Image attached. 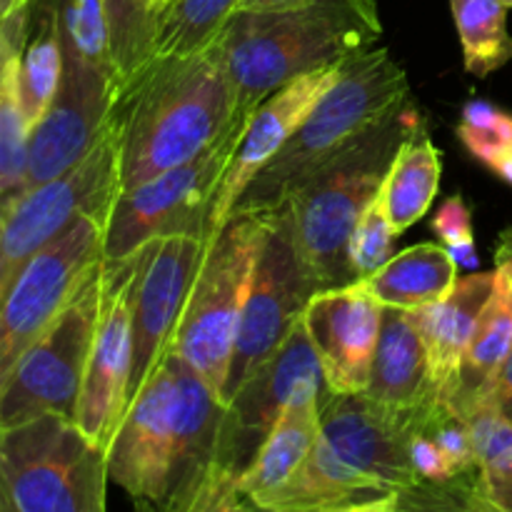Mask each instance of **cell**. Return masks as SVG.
Masks as SVG:
<instances>
[{
	"label": "cell",
	"instance_id": "cell-28",
	"mask_svg": "<svg viewBox=\"0 0 512 512\" xmlns=\"http://www.w3.org/2000/svg\"><path fill=\"white\" fill-rule=\"evenodd\" d=\"M20 58L23 55H0V195L3 200L23 190L28 175L30 135H33L20 100Z\"/></svg>",
	"mask_w": 512,
	"mask_h": 512
},
{
	"label": "cell",
	"instance_id": "cell-30",
	"mask_svg": "<svg viewBox=\"0 0 512 512\" xmlns=\"http://www.w3.org/2000/svg\"><path fill=\"white\" fill-rule=\"evenodd\" d=\"M158 0H105L113 35V58L118 90L145 68L155 55L158 35Z\"/></svg>",
	"mask_w": 512,
	"mask_h": 512
},
{
	"label": "cell",
	"instance_id": "cell-36",
	"mask_svg": "<svg viewBox=\"0 0 512 512\" xmlns=\"http://www.w3.org/2000/svg\"><path fill=\"white\" fill-rule=\"evenodd\" d=\"M483 398L493 400V403H505V400H512V350H510L508 358H505L503 368L498 370L493 385H490L488 393H485Z\"/></svg>",
	"mask_w": 512,
	"mask_h": 512
},
{
	"label": "cell",
	"instance_id": "cell-27",
	"mask_svg": "<svg viewBox=\"0 0 512 512\" xmlns=\"http://www.w3.org/2000/svg\"><path fill=\"white\" fill-rule=\"evenodd\" d=\"M455 28L463 45L465 70L488 78L512 60V35L508 30L505 0H450Z\"/></svg>",
	"mask_w": 512,
	"mask_h": 512
},
{
	"label": "cell",
	"instance_id": "cell-32",
	"mask_svg": "<svg viewBox=\"0 0 512 512\" xmlns=\"http://www.w3.org/2000/svg\"><path fill=\"white\" fill-rule=\"evenodd\" d=\"M468 423L473 448L485 475H493L512 465V418L503 405L493 400H468L453 405Z\"/></svg>",
	"mask_w": 512,
	"mask_h": 512
},
{
	"label": "cell",
	"instance_id": "cell-10",
	"mask_svg": "<svg viewBox=\"0 0 512 512\" xmlns=\"http://www.w3.org/2000/svg\"><path fill=\"white\" fill-rule=\"evenodd\" d=\"M253 113L238 108L225 133L195 158L120 193L105 230V260L128 258L150 240L170 235H195L205 243L220 185Z\"/></svg>",
	"mask_w": 512,
	"mask_h": 512
},
{
	"label": "cell",
	"instance_id": "cell-39",
	"mask_svg": "<svg viewBox=\"0 0 512 512\" xmlns=\"http://www.w3.org/2000/svg\"><path fill=\"white\" fill-rule=\"evenodd\" d=\"M35 3V0H0V15H8L10 10L15 8H23V5Z\"/></svg>",
	"mask_w": 512,
	"mask_h": 512
},
{
	"label": "cell",
	"instance_id": "cell-23",
	"mask_svg": "<svg viewBox=\"0 0 512 512\" xmlns=\"http://www.w3.org/2000/svg\"><path fill=\"white\" fill-rule=\"evenodd\" d=\"M458 278V260L443 243H420L358 283L388 308L415 310L443 300Z\"/></svg>",
	"mask_w": 512,
	"mask_h": 512
},
{
	"label": "cell",
	"instance_id": "cell-14",
	"mask_svg": "<svg viewBox=\"0 0 512 512\" xmlns=\"http://www.w3.org/2000/svg\"><path fill=\"white\" fill-rule=\"evenodd\" d=\"M265 215L270 218V228L235 335L223 403H228L235 390L283 348L285 340L303 323L310 298L323 290L295 250L285 210L278 208Z\"/></svg>",
	"mask_w": 512,
	"mask_h": 512
},
{
	"label": "cell",
	"instance_id": "cell-29",
	"mask_svg": "<svg viewBox=\"0 0 512 512\" xmlns=\"http://www.w3.org/2000/svg\"><path fill=\"white\" fill-rule=\"evenodd\" d=\"M238 3L240 0H178L160 20L153 58L203 50L218 38Z\"/></svg>",
	"mask_w": 512,
	"mask_h": 512
},
{
	"label": "cell",
	"instance_id": "cell-38",
	"mask_svg": "<svg viewBox=\"0 0 512 512\" xmlns=\"http://www.w3.org/2000/svg\"><path fill=\"white\" fill-rule=\"evenodd\" d=\"M300 3H308V0H240L238 10H278Z\"/></svg>",
	"mask_w": 512,
	"mask_h": 512
},
{
	"label": "cell",
	"instance_id": "cell-6",
	"mask_svg": "<svg viewBox=\"0 0 512 512\" xmlns=\"http://www.w3.org/2000/svg\"><path fill=\"white\" fill-rule=\"evenodd\" d=\"M408 95V75L388 48L350 55L328 93L240 195L233 215L278 210L310 173L385 118Z\"/></svg>",
	"mask_w": 512,
	"mask_h": 512
},
{
	"label": "cell",
	"instance_id": "cell-26",
	"mask_svg": "<svg viewBox=\"0 0 512 512\" xmlns=\"http://www.w3.org/2000/svg\"><path fill=\"white\" fill-rule=\"evenodd\" d=\"M63 0H35L33 30L20 58V100L30 128L43 120L58 95L65 68L63 20H60Z\"/></svg>",
	"mask_w": 512,
	"mask_h": 512
},
{
	"label": "cell",
	"instance_id": "cell-8",
	"mask_svg": "<svg viewBox=\"0 0 512 512\" xmlns=\"http://www.w3.org/2000/svg\"><path fill=\"white\" fill-rule=\"evenodd\" d=\"M268 228L265 213H240L225 223L205 253L170 340V350L188 360L220 400Z\"/></svg>",
	"mask_w": 512,
	"mask_h": 512
},
{
	"label": "cell",
	"instance_id": "cell-43",
	"mask_svg": "<svg viewBox=\"0 0 512 512\" xmlns=\"http://www.w3.org/2000/svg\"><path fill=\"white\" fill-rule=\"evenodd\" d=\"M508 273H510V275H512V270H508Z\"/></svg>",
	"mask_w": 512,
	"mask_h": 512
},
{
	"label": "cell",
	"instance_id": "cell-33",
	"mask_svg": "<svg viewBox=\"0 0 512 512\" xmlns=\"http://www.w3.org/2000/svg\"><path fill=\"white\" fill-rule=\"evenodd\" d=\"M395 238H398V230L393 228L378 198L365 210L353 238H350V265H353L355 278L363 280L383 268L393 258Z\"/></svg>",
	"mask_w": 512,
	"mask_h": 512
},
{
	"label": "cell",
	"instance_id": "cell-42",
	"mask_svg": "<svg viewBox=\"0 0 512 512\" xmlns=\"http://www.w3.org/2000/svg\"><path fill=\"white\" fill-rule=\"evenodd\" d=\"M505 3H508V8H512V0H505Z\"/></svg>",
	"mask_w": 512,
	"mask_h": 512
},
{
	"label": "cell",
	"instance_id": "cell-1",
	"mask_svg": "<svg viewBox=\"0 0 512 512\" xmlns=\"http://www.w3.org/2000/svg\"><path fill=\"white\" fill-rule=\"evenodd\" d=\"M225 403L168 348L108 450V473L138 508L203 512Z\"/></svg>",
	"mask_w": 512,
	"mask_h": 512
},
{
	"label": "cell",
	"instance_id": "cell-18",
	"mask_svg": "<svg viewBox=\"0 0 512 512\" xmlns=\"http://www.w3.org/2000/svg\"><path fill=\"white\" fill-rule=\"evenodd\" d=\"M383 310L385 305L360 283L320 290L310 298L303 323L333 393L368 390Z\"/></svg>",
	"mask_w": 512,
	"mask_h": 512
},
{
	"label": "cell",
	"instance_id": "cell-3",
	"mask_svg": "<svg viewBox=\"0 0 512 512\" xmlns=\"http://www.w3.org/2000/svg\"><path fill=\"white\" fill-rule=\"evenodd\" d=\"M238 113L223 45L153 58L115 95L110 123L120 140L123 193L195 158Z\"/></svg>",
	"mask_w": 512,
	"mask_h": 512
},
{
	"label": "cell",
	"instance_id": "cell-31",
	"mask_svg": "<svg viewBox=\"0 0 512 512\" xmlns=\"http://www.w3.org/2000/svg\"><path fill=\"white\" fill-rule=\"evenodd\" d=\"M460 143L512 185V115L485 100H470L458 125Z\"/></svg>",
	"mask_w": 512,
	"mask_h": 512
},
{
	"label": "cell",
	"instance_id": "cell-7",
	"mask_svg": "<svg viewBox=\"0 0 512 512\" xmlns=\"http://www.w3.org/2000/svg\"><path fill=\"white\" fill-rule=\"evenodd\" d=\"M108 450L78 420L43 413L0 428V510L103 512Z\"/></svg>",
	"mask_w": 512,
	"mask_h": 512
},
{
	"label": "cell",
	"instance_id": "cell-22",
	"mask_svg": "<svg viewBox=\"0 0 512 512\" xmlns=\"http://www.w3.org/2000/svg\"><path fill=\"white\" fill-rule=\"evenodd\" d=\"M330 393L333 390L310 388L290 403L270 438L265 440L255 463L240 480L238 495L245 510H258L260 500L273 493L275 488H280L308 458L320 435L323 403Z\"/></svg>",
	"mask_w": 512,
	"mask_h": 512
},
{
	"label": "cell",
	"instance_id": "cell-35",
	"mask_svg": "<svg viewBox=\"0 0 512 512\" xmlns=\"http://www.w3.org/2000/svg\"><path fill=\"white\" fill-rule=\"evenodd\" d=\"M485 498L493 512H512V465L493 475H485Z\"/></svg>",
	"mask_w": 512,
	"mask_h": 512
},
{
	"label": "cell",
	"instance_id": "cell-17",
	"mask_svg": "<svg viewBox=\"0 0 512 512\" xmlns=\"http://www.w3.org/2000/svg\"><path fill=\"white\" fill-rule=\"evenodd\" d=\"M205 253L208 245L195 235H170L155 243L135 290L130 403L168 353Z\"/></svg>",
	"mask_w": 512,
	"mask_h": 512
},
{
	"label": "cell",
	"instance_id": "cell-34",
	"mask_svg": "<svg viewBox=\"0 0 512 512\" xmlns=\"http://www.w3.org/2000/svg\"><path fill=\"white\" fill-rule=\"evenodd\" d=\"M433 233L440 243L453 253L460 268H478V255H475V235L473 218L463 195H450L433 218Z\"/></svg>",
	"mask_w": 512,
	"mask_h": 512
},
{
	"label": "cell",
	"instance_id": "cell-24",
	"mask_svg": "<svg viewBox=\"0 0 512 512\" xmlns=\"http://www.w3.org/2000/svg\"><path fill=\"white\" fill-rule=\"evenodd\" d=\"M443 158L428 133V120L420 123L395 155L380 190V205L400 233L418 223L438 195Z\"/></svg>",
	"mask_w": 512,
	"mask_h": 512
},
{
	"label": "cell",
	"instance_id": "cell-13",
	"mask_svg": "<svg viewBox=\"0 0 512 512\" xmlns=\"http://www.w3.org/2000/svg\"><path fill=\"white\" fill-rule=\"evenodd\" d=\"M108 215H80L35 250L0 293V375L50 328L90 270L105 260Z\"/></svg>",
	"mask_w": 512,
	"mask_h": 512
},
{
	"label": "cell",
	"instance_id": "cell-5",
	"mask_svg": "<svg viewBox=\"0 0 512 512\" xmlns=\"http://www.w3.org/2000/svg\"><path fill=\"white\" fill-rule=\"evenodd\" d=\"M420 123H425V115L408 95L325 160L280 205L300 260L323 290L358 283L350 265V238L365 210L380 198L395 155Z\"/></svg>",
	"mask_w": 512,
	"mask_h": 512
},
{
	"label": "cell",
	"instance_id": "cell-11",
	"mask_svg": "<svg viewBox=\"0 0 512 512\" xmlns=\"http://www.w3.org/2000/svg\"><path fill=\"white\" fill-rule=\"evenodd\" d=\"M103 263L90 270L50 328L15 360L8 373L0 375V428L43 413L75 420L98 328Z\"/></svg>",
	"mask_w": 512,
	"mask_h": 512
},
{
	"label": "cell",
	"instance_id": "cell-25",
	"mask_svg": "<svg viewBox=\"0 0 512 512\" xmlns=\"http://www.w3.org/2000/svg\"><path fill=\"white\" fill-rule=\"evenodd\" d=\"M512 350V275L498 268V283H495L493 298L488 300L480 313L475 333L465 350L463 365H460L458 380L453 390L445 395V403L460 405L468 400L483 398L493 385L495 375L503 368L505 358Z\"/></svg>",
	"mask_w": 512,
	"mask_h": 512
},
{
	"label": "cell",
	"instance_id": "cell-20",
	"mask_svg": "<svg viewBox=\"0 0 512 512\" xmlns=\"http://www.w3.org/2000/svg\"><path fill=\"white\" fill-rule=\"evenodd\" d=\"M495 283H498V268L490 273L463 275L443 300L408 310L428 348L430 373L440 398H445L458 380L465 350L473 338L480 313L493 298Z\"/></svg>",
	"mask_w": 512,
	"mask_h": 512
},
{
	"label": "cell",
	"instance_id": "cell-4",
	"mask_svg": "<svg viewBox=\"0 0 512 512\" xmlns=\"http://www.w3.org/2000/svg\"><path fill=\"white\" fill-rule=\"evenodd\" d=\"M383 38L375 0H308L278 10H235L220 30L240 110H258L305 73L343 63Z\"/></svg>",
	"mask_w": 512,
	"mask_h": 512
},
{
	"label": "cell",
	"instance_id": "cell-12",
	"mask_svg": "<svg viewBox=\"0 0 512 512\" xmlns=\"http://www.w3.org/2000/svg\"><path fill=\"white\" fill-rule=\"evenodd\" d=\"M120 183V140L108 120L105 133L88 155L65 173L13 195L0 205V293L10 285L20 265L68 228L80 215H108Z\"/></svg>",
	"mask_w": 512,
	"mask_h": 512
},
{
	"label": "cell",
	"instance_id": "cell-40",
	"mask_svg": "<svg viewBox=\"0 0 512 512\" xmlns=\"http://www.w3.org/2000/svg\"><path fill=\"white\" fill-rule=\"evenodd\" d=\"M175 3H178V0H158V3H155V10H158V25L160 20L170 13V8H173Z\"/></svg>",
	"mask_w": 512,
	"mask_h": 512
},
{
	"label": "cell",
	"instance_id": "cell-15",
	"mask_svg": "<svg viewBox=\"0 0 512 512\" xmlns=\"http://www.w3.org/2000/svg\"><path fill=\"white\" fill-rule=\"evenodd\" d=\"M158 240H150L133 255L103 263V298L98 328L85 370L78 403L80 428L100 448L110 450L115 433L128 413L133 375V303L140 275Z\"/></svg>",
	"mask_w": 512,
	"mask_h": 512
},
{
	"label": "cell",
	"instance_id": "cell-41",
	"mask_svg": "<svg viewBox=\"0 0 512 512\" xmlns=\"http://www.w3.org/2000/svg\"><path fill=\"white\" fill-rule=\"evenodd\" d=\"M500 405H503V410H505V413H508L510 418H512V400H505V403H500Z\"/></svg>",
	"mask_w": 512,
	"mask_h": 512
},
{
	"label": "cell",
	"instance_id": "cell-16",
	"mask_svg": "<svg viewBox=\"0 0 512 512\" xmlns=\"http://www.w3.org/2000/svg\"><path fill=\"white\" fill-rule=\"evenodd\" d=\"M115 95L118 70L65 50L58 95L30 135L28 175L20 193L65 173L93 150L105 133Z\"/></svg>",
	"mask_w": 512,
	"mask_h": 512
},
{
	"label": "cell",
	"instance_id": "cell-2",
	"mask_svg": "<svg viewBox=\"0 0 512 512\" xmlns=\"http://www.w3.org/2000/svg\"><path fill=\"white\" fill-rule=\"evenodd\" d=\"M415 405L395 408L370 395L330 393L308 458L265 495V512H395L418 485L410 460Z\"/></svg>",
	"mask_w": 512,
	"mask_h": 512
},
{
	"label": "cell",
	"instance_id": "cell-9",
	"mask_svg": "<svg viewBox=\"0 0 512 512\" xmlns=\"http://www.w3.org/2000/svg\"><path fill=\"white\" fill-rule=\"evenodd\" d=\"M310 388L330 390V385L308 328L300 323L283 348L265 360L225 403L203 512L245 510L238 495L240 480L290 403Z\"/></svg>",
	"mask_w": 512,
	"mask_h": 512
},
{
	"label": "cell",
	"instance_id": "cell-37",
	"mask_svg": "<svg viewBox=\"0 0 512 512\" xmlns=\"http://www.w3.org/2000/svg\"><path fill=\"white\" fill-rule=\"evenodd\" d=\"M495 268L512 270V225L503 230L498 245H495Z\"/></svg>",
	"mask_w": 512,
	"mask_h": 512
},
{
	"label": "cell",
	"instance_id": "cell-19",
	"mask_svg": "<svg viewBox=\"0 0 512 512\" xmlns=\"http://www.w3.org/2000/svg\"><path fill=\"white\" fill-rule=\"evenodd\" d=\"M343 63L325 65V68L313 70V73L300 75V78L290 80L288 85L275 90L268 100L258 105L233 160H230L223 185H220L218 203H215L208 230H205V245L208 248L215 243L220 230L225 228V223L233 215L235 203L248 190L255 175L278 155V150L288 143L290 135L298 130V125L308 118L310 110L318 105V100L338 80Z\"/></svg>",
	"mask_w": 512,
	"mask_h": 512
},
{
	"label": "cell",
	"instance_id": "cell-21",
	"mask_svg": "<svg viewBox=\"0 0 512 512\" xmlns=\"http://www.w3.org/2000/svg\"><path fill=\"white\" fill-rule=\"evenodd\" d=\"M365 395L395 408H413L438 395L430 373L428 348L408 310L385 305Z\"/></svg>",
	"mask_w": 512,
	"mask_h": 512
}]
</instances>
